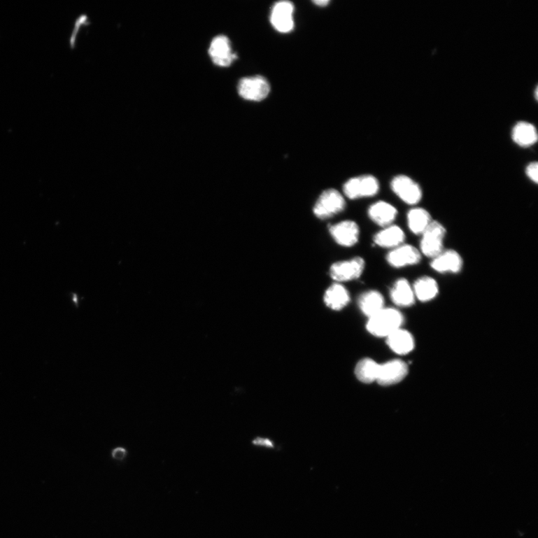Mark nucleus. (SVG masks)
<instances>
[{
	"instance_id": "obj_1",
	"label": "nucleus",
	"mask_w": 538,
	"mask_h": 538,
	"mask_svg": "<svg viewBox=\"0 0 538 538\" xmlns=\"http://www.w3.org/2000/svg\"><path fill=\"white\" fill-rule=\"evenodd\" d=\"M403 322L404 317L399 311L393 309H383L369 318L367 327L372 335L388 337L399 330Z\"/></svg>"
},
{
	"instance_id": "obj_2",
	"label": "nucleus",
	"mask_w": 538,
	"mask_h": 538,
	"mask_svg": "<svg viewBox=\"0 0 538 538\" xmlns=\"http://www.w3.org/2000/svg\"><path fill=\"white\" fill-rule=\"evenodd\" d=\"M446 230L440 222L432 221L422 234L420 248L427 257L435 258L444 251V239Z\"/></svg>"
},
{
	"instance_id": "obj_3",
	"label": "nucleus",
	"mask_w": 538,
	"mask_h": 538,
	"mask_svg": "<svg viewBox=\"0 0 538 538\" xmlns=\"http://www.w3.org/2000/svg\"><path fill=\"white\" fill-rule=\"evenodd\" d=\"M346 206L344 197L336 190H327L318 197L314 207L315 215L321 219L330 218L342 212Z\"/></svg>"
},
{
	"instance_id": "obj_4",
	"label": "nucleus",
	"mask_w": 538,
	"mask_h": 538,
	"mask_svg": "<svg viewBox=\"0 0 538 538\" xmlns=\"http://www.w3.org/2000/svg\"><path fill=\"white\" fill-rule=\"evenodd\" d=\"M270 90L269 83L261 76L243 78L238 85L239 94L247 101H261L264 100L270 93Z\"/></svg>"
},
{
	"instance_id": "obj_5",
	"label": "nucleus",
	"mask_w": 538,
	"mask_h": 538,
	"mask_svg": "<svg viewBox=\"0 0 538 538\" xmlns=\"http://www.w3.org/2000/svg\"><path fill=\"white\" fill-rule=\"evenodd\" d=\"M379 188V183L375 177L364 175L348 180L344 185V192L349 199H357L374 196Z\"/></svg>"
},
{
	"instance_id": "obj_6",
	"label": "nucleus",
	"mask_w": 538,
	"mask_h": 538,
	"mask_svg": "<svg viewBox=\"0 0 538 538\" xmlns=\"http://www.w3.org/2000/svg\"><path fill=\"white\" fill-rule=\"evenodd\" d=\"M391 189L405 204H418L423 197V192L418 183L408 176L399 175L391 182Z\"/></svg>"
},
{
	"instance_id": "obj_7",
	"label": "nucleus",
	"mask_w": 538,
	"mask_h": 538,
	"mask_svg": "<svg viewBox=\"0 0 538 538\" xmlns=\"http://www.w3.org/2000/svg\"><path fill=\"white\" fill-rule=\"evenodd\" d=\"M208 55L212 62L219 67H228L237 59L232 42L223 35L217 36L212 40L208 48Z\"/></svg>"
},
{
	"instance_id": "obj_8",
	"label": "nucleus",
	"mask_w": 538,
	"mask_h": 538,
	"mask_svg": "<svg viewBox=\"0 0 538 538\" xmlns=\"http://www.w3.org/2000/svg\"><path fill=\"white\" fill-rule=\"evenodd\" d=\"M365 268L363 258L355 257L334 263L330 269V276L337 282L349 281L359 278Z\"/></svg>"
},
{
	"instance_id": "obj_9",
	"label": "nucleus",
	"mask_w": 538,
	"mask_h": 538,
	"mask_svg": "<svg viewBox=\"0 0 538 538\" xmlns=\"http://www.w3.org/2000/svg\"><path fill=\"white\" fill-rule=\"evenodd\" d=\"M409 367L404 362L394 360L380 365L377 382L382 386H390L402 381L408 375Z\"/></svg>"
},
{
	"instance_id": "obj_10",
	"label": "nucleus",
	"mask_w": 538,
	"mask_h": 538,
	"mask_svg": "<svg viewBox=\"0 0 538 538\" xmlns=\"http://www.w3.org/2000/svg\"><path fill=\"white\" fill-rule=\"evenodd\" d=\"M294 5L290 1H281L274 6L271 14L272 26L280 32L288 33L294 28Z\"/></svg>"
},
{
	"instance_id": "obj_11",
	"label": "nucleus",
	"mask_w": 538,
	"mask_h": 538,
	"mask_svg": "<svg viewBox=\"0 0 538 538\" xmlns=\"http://www.w3.org/2000/svg\"><path fill=\"white\" fill-rule=\"evenodd\" d=\"M389 264L394 268H403L417 264L421 260L418 249L410 245H402L394 248L388 255Z\"/></svg>"
},
{
	"instance_id": "obj_12",
	"label": "nucleus",
	"mask_w": 538,
	"mask_h": 538,
	"mask_svg": "<svg viewBox=\"0 0 538 538\" xmlns=\"http://www.w3.org/2000/svg\"><path fill=\"white\" fill-rule=\"evenodd\" d=\"M330 233L339 246L351 247L358 243L360 229L355 222L344 221L332 226Z\"/></svg>"
},
{
	"instance_id": "obj_13",
	"label": "nucleus",
	"mask_w": 538,
	"mask_h": 538,
	"mask_svg": "<svg viewBox=\"0 0 538 538\" xmlns=\"http://www.w3.org/2000/svg\"><path fill=\"white\" fill-rule=\"evenodd\" d=\"M431 267L439 273H459L463 267V260L454 250H444L433 259Z\"/></svg>"
},
{
	"instance_id": "obj_14",
	"label": "nucleus",
	"mask_w": 538,
	"mask_h": 538,
	"mask_svg": "<svg viewBox=\"0 0 538 538\" xmlns=\"http://www.w3.org/2000/svg\"><path fill=\"white\" fill-rule=\"evenodd\" d=\"M368 214L371 220L381 227H388L396 219L398 211L392 204L378 201L370 206Z\"/></svg>"
},
{
	"instance_id": "obj_15",
	"label": "nucleus",
	"mask_w": 538,
	"mask_h": 538,
	"mask_svg": "<svg viewBox=\"0 0 538 538\" xmlns=\"http://www.w3.org/2000/svg\"><path fill=\"white\" fill-rule=\"evenodd\" d=\"M405 234L398 226L390 225L381 230L374 237L375 243L382 248H396L404 243Z\"/></svg>"
},
{
	"instance_id": "obj_16",
	"label": "nucleus",
	"mask_w": 538,
	"mask_h": 538,
	"mask_svg": "<svg viewBox=\"0 0 538 538\" xmlns=\"http://www.w3.org/2000/svg\"><path fill=\"white\" fill-rule=\"evenodd\" d=\"M350 301L349 293L347 290L339 283H334L325 292L324 302L325 304L334 311H340L344 309Z\"/></svg>"
},
{
	"instance_id": "obj_17",
	"label": "nucleus",
	"mask_w": 538,
	"mask_h": 538,
	"mask_svg": "<svg viewBox=\"0 0 538 538\" xmlns=\"http://www.w3.org/2000/svg\"><path fill=\"white\" fill-rule=\"evenodd\" d=\"M388 339L390 348L398 355H407L414 348V339L412 335L402 328L395 332Z\"/></svg>"
},
{
	"instance_id": "obj_18",
	"label": "nucleus",
	"mask_w": 538,
	"mask_h": 538,
	"mask_svg": "<svg viewBox=\"0 0 538 538\" xmlns=\"http://www.w3.org/2000/svg\"><path fill=\"white\" fill-rule=\"evenodd\" d=\"M392 301L400 306H410L414 304L415 295L408 280L401 278L395 284L390 292Z\"/></svg>"
},
{
	"instance_id": "obj_19",
	"label": "nucleus",
	"mask_w": 538,
	"mask_h": 538,
	"mask_svg": "<svg viewBox=\"0 0 538 538\" xmlns=\"http://www.w3.org/2000/svg\"><path fill=\"white\" fill-rule=\"evenodd\" d=\"M359 306L361 311L370 318L384 309L383 295L374 290L367 292L360 296Z\"/></svg>"
},
{
	"instance_id": "obj_20",
	"label": "nucleus",
	"mask_w": 538,
	"mask_h": 538,
	"mask_svg": "<svg viewBox=\"0 0 538 538\" xmlns=\"http://www.w3.org/2000/svg\"><path fill=\"white\" fill-rule=\"evenodd\" d=\"M512 138L516 144L521 147L531 146L537 141V129L530 123L519 122L513 129Z\"/></svg>"
},
{
	"instance_id": "obj_21",
	"label": "nucleus",
	"mask_w": 538,
	"mask_h": 538,
	"mask_svg": "<svg viewBox=\"0 0 538 538\" xmlns=\"http://www.w3.org/2000/svg\"><path fill=\"white\" fill-rule=\"evenodd\" d=\"M415 298L420 302H427L434 299L438 294L437 282L430 277H423L417 280L413 285Z\"/></svg>"
},
{
	"instance_id": "obj_22",
	"label": "nucleus",
	"mask_w": 538,
	"mask_h": 538,
	"mask_svg": "<svg viewBox=\"0 0 538 538\" xmlns=\"http://www.w3.org/2000/svg\"><path fill=\"white\" fill-rule=\"evenodd\" d=\"M432 222L430 213L423 208H412L408 214L409 227L411 232L417 235H422Z\"/></svg>"
},
{
	"instance_id": "obj_23",
	"label": "nucleus",
	"mask_w": 538,
	"mask_h": 538,
	"mask_svg": "<svg viewBox=\"0 0 538 538\" xmlns=\"http://www.w3.org/2000/svg\"><path fill=\"white\" fill-rule=\"evenodd\" d=\"M380 364L371 359H364L359 362L355 368L358 379L365 383L377 381Z\"/></svg>"
},
{
	"instance_id": "obj_24",
	"label": "nucleus",
	"mask_w": 538,
	"mask_h": 538,
	"mask_svg": "<svg viewBox=\"0 0 538 538\" xmlns=\"http://www.w3.org/2000/svg\"><path fill=\"white\" fill-rule=\"evenodd\" d=\"M526 174L535 183H538V164L537 162H532L527 167Z\"/></svg>"
},
{
	"instance_id": "obj_25",
	"label": "nucleus",
	"mask_w": 538,
	"mask_h": 538,
	"mask_svg": "<svg viewBox=\"0 0 538 538\" xmlns=\"http://www.w3.org/2000/svg\"><path fill=\"white\" fill-rule=\"evenodd\" d=\"M127 455V450L123 447H117L113 450L112 457L116 460H123Z\"/></svg>"
},
{
	"instance_id": "obj_26",
	"label": "nucleus",
	"mask_w": 538,
	"mask_h": 538,
	"mask_svg": "<svg viewBox=\"0 0 538 538\" xmlns=\"http://www.w3.org/2000/svg\"><path fill=\"white\" fill-rule=\"evenodd\" d=\"M253 444L258 446H263L267 448H274L273 443L267 438H256L253 441Z\"/></svg>"
},
{
	"instance_id": "obj_27",
	"label": "nucleus",
	"mask_w": 538,
	"mask_h": 538,
	"mask_svg": "<svg viewBox=\"0 0 538 538\" xmlns=\"http://www.w3.org/2000/svg\"><path fill=\"white\" fill-rule=\"evenodd\" d=\"M313 3L318 6H325L329 3V1L327 0H316Z\"/></svg>"
}]
</instances>
